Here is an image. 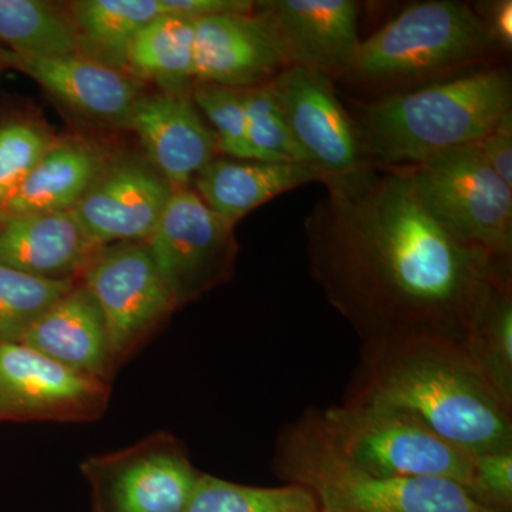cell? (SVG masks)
<instances>
[{
  "instance_id": "obj_1",
  "label": "cell",
  "mask_w": 512,
  "mask_h": 512,
  "mask_svg": "<svg viewBox=\"0 0 512 512\" xmlns=\"http://www.w3.org/2000/svg\"><path fill=\"white\" fill-rule=\"evenodd\" d=\"M325 185L303 224L309 271L360 342L463 345L511 264L448 235L421 207L409 167H370Z\"/></svg>"
},
{
  "instance_id": "obj_2",
  "label": "cell",
  "mask_w": 512,
  "mask_h": 512,
  "mask_svg": "<svg viewBox=\"0 0 512 512\" xmlns=\"http://www.w3.org/2000/svg\"><path fill=\"white\" fill-rule=\"evenodd\" d=\"M343 400L404 410L474 456L512 450V406L453 340L362 343Z\"/></svg>"
},
{
  "instance_id": "obj_3",
  "label": "cell",
  "mask_w": 512,
  "mask_h": 512,
  "mask_svg": "<svg viewBox=\"0 0 512 512\" xmlns=\"http://www.w3.org/2000/svg\"><path fill=\"white\" fill-rule=\"evenodd\" d=\"M511 111L510 70L488 66L380 94L349 113L366 160L376 168H394L476 144Z\"/></svg>"
},
{
  "instance_id": "obj_4",
  "label": "cell",
  "mask_w": 512,
  "mask_h": 512,
  "mask_svg": "<svg viewBox=\"0 0 512 512\" xmlns=\"http://www.w3.org/2000/svg\"><path fill=\"white\" fill-rule=\"evenodd\" d=\"M503 47L476 9L454 0L407 6L372 36L343 80L387 94L483 69Z\"/></svg>"
},
{
  "instance_id": "obj_5",
  "label": "cell",
  "mask_w": 512,
  "mask_h": 512,
  "mask_svg": "<svg viewBox=\"0 0 512 512\" xmlns=\"http://www.w3.org/2000/svg\"><path fill=\"white\" fill-rule=\"evenodd\" d=\"M274 470L286 484L306 488L320 512H495L453 481L357 470L325 443L309 410L279 431Z\"/></svg>"
},
{
  "instance_id": "obj_6",
  "label": "cell",
  "mask_w": 512,
  "mask_h": 512,
  "mask_svg": "<svg viewBox=\"0 0 512 512\" xmlns=\"http://www.w3.org/2000/svg\"><path fill=\"white\" fill-rule=\"evenodd\" d=\"M309 413L325 443L357 470L377 477L440 478L464 490L470 483L474 454L404 410L343 400Z\"/></svg>"
},
{
  "instance_id": "obj_7",
  "label": "cell",
  "mask_w": 512,
  "mask_h": 512,
  "mask_svg": "<svg viewBox=\"0 0 512 512\" xmlns=\"http://www.w3.org/2000/svg\"><path fill=\"white\" fill-rule=\"evenodd\" d=\"M421 207L460 244L511 264L512 188L491 170L478 143L409 167Z\"/></svg>"
},
{
  "instance_id": "obj_8",
  "label": "cell",
  "mask_w": 512,
  "mask_h": 512,
  "mask_svg": "<svg viewBox=\"0 0 512 512\" xmlns=\"http://www.w3.org/2000/svg\"><path fill=\"white\" fill-rule=\"evenodd\" d=\"M146 245L177 308L227 281L237 254L234 225L190 187L171 192Z\"/></svg>"
},
{
  "instance_id": "obj_9",
  "label": "cell",
  "mask_w": 512,
  "mask_h": 512,
  "mask_svg": "<svg viewBox=\"0 0 512 512\" xmlns=\"http://www.w3.org/2000/svg\"><path fill=\"white\" fill-rule=\"evenodd\" d=\"M94 512H184L200 471L183 444L157 433L83 461Z\"/></svg>"
},
{
  "instance_id": "obj_10",
  "label": "cell",
  "mask_w": 512,
  "mask_h": 512,
  "mask_svg": "<svg viewBox=\"0 0 512 512\" xmlns=\"http://www.w3.org/2000/svg\"><path fill=\"white\" fill-rule=\"evenodd\" d=\"M79 279L103 313L116 369L177 308L146 242L100 248Z\"/></svg>"
},
{
  "instance_id": "obj_11",
  "label": "cell",
  "mask_w": 512,
  "mask_h": 512,
  "mask_svg": "<svg viewBox=\"0 0 512 512\" xmlns=\"http://www.w3.org/2000/svg\"><path fill=\"white\" fill-rule=\"evenodd\" d=\"M268 84L293 138L309 163L326 175V183L373 167L363 154L355 123L336 93L333 77L289 66Z\"/></svg>"
},
{
  "instance_id": "obj_12",
  "label": "cell",
  "mask_w": 512,
  "mask_h": 512,
  "mask_svg": "<svg viewBox=\"0 0 512 512\" xmlns=\"http://www.w3.org/2000/svg\"><path fill=\"white\" fill-rule=\"evenodd\" d=\"M109 383L23 343L0 345V421H90L106 412Z\"/></svg>"
},
{
  "instance_id": "obj_13",
  "label": "cell",
  "mask_w": 512,
  "mask_h": 512,
  "mask_svg": "<svg viewBox=\"0 0 512 512\" xmlns=\"http://www.w3.org/2000/svg\"><path fill=\"white\" fill-rule=\"evenodd\" d=\"M173 190L150 161L114 158L72 212L99 248L146 242Z\"/></svg>"
},
{
  "instance_id": "obj_14",
  "label": "cell",
  "mask_w": 512,
  "mask_h": 512,
  "mask_svg": "<svg viewBox=\"0 0 512 512\" xmlns=\"http://www.w3.org/2000/svg\"><path fill=\"white\" fill-rule=\"evenodd\" d=\"M195 83L231 89L264 86L289 67L284 43L268 13H227L194 20Z\"/></svg>"
},
{
  "instance_id": "obj_15",
  "label": "cell",
  "mask_w": 512,
  "mask_h": 512,
  "mask_svg": "<svg viewBox=\"0 0 512 512\" xmlns=\"http://www.w3.org/2000/svg\"><path fill=\"white\" fill-rule=\"evenodd\" d=\"M0 62L32 77L50 96L97 126L126 128L143 96L141 83L89 57L18 55L0 47Z\"/></svg>"
},
{
  "instance_id": "obj_16",
  "label": "cell",
  "mask_w": 512,
  "mask_h": 512,
  "mask_svg": "<svg viewBox=\"0 0 512 512\" xmlns=\"http://www.w3.org/2000/svg\"><path fill=\"white\" fill-rule=\"evenodd\" d=\"M126 128L137 134L148 161L174 190L190 187L195 175L218 154L217 136L191 94H143Z\"/></svg>"
},
{
  "instance_id": "obj_17",
  "label": "cell",
  "mask_w": 512,
  "mask_h": 512,
  "mask_svg": "<svg viewBox=\"0 0 512 512\" xmlns=\"http://www.w3.org/2000/svg\"><path fill=\"white\" fill-rule=\"evenodd\" d=\"M274 22L289 66L308 67L330 77L346 76L356 62L360 5L355 0L259 2Z\"/></svg>"
},
{
  "instance_id": "obj_18",
  "label": "cell",
  "mask_w": 512,
  "mask_h": 512,
  "mask_svg": "<svg viewBox=\"0 0 512 512\" xmlns=\"http://www.w3.org/2000/svg\"><path fill=\"white\" fill-rule=\"evenodd\" d=\"M72 211L0 215V264L46 279H79L99 251Z\"/></svg>"
},
{
  "instance_id": "obj_19",
  "label": "cell",
  "mask_w": 512,
  "mask_h": 512,
  "mask_svg": "<svg viewBox=\"0 0 512 512\" xmlns=\"http://www.w3.org/2000/svg\"><path fill=\"white\" fill-rule=\"evenodd\" d=\"M20 343L104 383L116 372L103 313L80 279L30 326Z\"/></svg>"
},
{
  "instance_id": "obj_20",
  "label": "cell",
  "mask_w": 512,
  "mask_h": 512,
  "mask_svg": "<svg viewBox=\"0 0 512 512\" xmlns=\"http://www.w3.org/2000/svg\"><path fill=\"white\" fill-rule=\"evenodd\" d=\"M326 183V175L306 163H271L215 157L195 175V192L229 225L278 195L302 185Z\"/></svg>"
},
{
  "instance_id": "obj_21",
  "label": "cell",
  "mask_w": 512,
  "mask_h": 512,
  "mask_svg": "<svg viewBox=\"0 0 512 512\" xmlns=\"http://www.w3.org/2000/svg\"><path fill=\"white\" fill-rule=\"evenodd\" d=\"M109 158L82 140H55L25 183L0 207V215L72 211Z\"/></svg>"
},
{
  "instance_id": "obj_22",
  "label": "cell",
  "mask_w": 512,
  "mask_h": 512,
  "mask_svg": "<svg viewBox=\"0 0 512 512\" xmlns=\"http://www.w3.org/2000/svg\"><path fill=\"white\" fill-rule=\"evenodd\" d=\"M80 55L127 73V56L138 30L163 15L160 0H77L66 6Z\"/></svg>"
},
{
  "instance_id": "obj_23",
  "label": "cell",
  "mask_w": 512,
  "mask_h": 512,
  "mask_svg": "<svg viewBox=\"0 0 512 512\" xmlns=\"http://www.w3.org/2000/svg\"><path fill=\"white\" fill-rule=\"evenodd\" d=\"M194 20L161 15L138 30L128 49L127 72L164 93L190 94L195 84Z\"/></svg>"
},
{
  "instance_id": "obj_24",
  "label": "cell",
  "mask_w": 512,
  "mask_h": 512,
  "mask_svg": "<svg viewBox=\"0 0 512 512\" xmlns=\"http://www.w3.org/2000/svg\"><path fill=\"white\" fill-rule=\"evenodd\" d=\"M463 346L495 392L512 406L511 275L491 286Z\"/></svg>"
},
{
  "instance_id": "obj_25",
  "label": "cell",
  "mask_w": 512,
  "mask_h": 512,
  "mask_svg": "<svg viewBox=\"0 0 512 512\" xmlns=\"http://www.w3.org/2000/svg\"><path fill=\"white\" fill-rule=\"evenodd\" d=\"M0 45L25 56L79 53L77 30L69 10L42 0H0Z\"/></svg>"
},
{
  "instance_id": "obj_26",
  "label": "cell",
  "mask_w": 512,
  "mask_h": 512,
  "mask_svg": "<svg viewBox=\"0 0 512 512\" xmlns=\"http://www.w3.org/2000/svg\"><path fill=\"white\" fill-rule=\"evenodd\" d=\"M184 512H320L306 488L251 487L201 473Z\"/></svg>"
},
{
  "instance_id": "obj_27",
  "label": "cell",
  "mask_w": 512,
  "mask_h": 512,
  "mask_svg": "<svg viewBox=\"0 0 512 512\" xmlns=\"http://www.w3.org/2000/svg\"><path fill=\"white\" fill-rule=\"evenodd\" d=\"M79 279H46L0 264V345L20 343L36 322Z\"/></svg>"
},
{
  "instance_id": "obj_28",
  "label": "cell",
  "mask_w": 512,
  "mask_h": 512,
  "mask_svg": "<svg viewBox=\"0 0 512 512\" xmlns=\"http://www.w3.org/2000/svg\"><path fill=\"white\" fill-rule=\"evenodd\" d=\"M248 138L262 161L311 164L293 138L269 84L242 89Z\"/></svg>"
},
{
  "instance_id": "obj_29",
  "label": "cell",
  "mask_w": 512,
  "mask_h": 512,
  "mask_svg": "<svg viewBox=\"0 0 512 512\" xmlns=\"http://www.w3.org/2000/svg\"><path fill=\"white\" fill-rule=\"evenodd\" d=\"M195 106L207 116L218 141V153L237 160L262 161L249 143L242 90L212 83H195Z\"/></svg>"
},
{
  "instance_id": "obj_30",
  "label": "cell",
  "mask_w": 512,
  "mask_h": 512,
  "mask_svg": "<svg viewBox=\"0 0 512 512\" xmlns=\"http://www.w3.org/2000/svg\"><path fill=\"white\" fill-rule=\"evenodd\" d=\"M55 143L43 128L26 121L0 127V207L8 201Z\"/></svg>"
},
{
  "instance_id": "obj_31",
  "label": "cell",
  "mask_w": 512,
  "mask_h": 512,
  "mask_svg": "<svg viewBox=\"0 0 512 512\" xmlns=\"http://www.w3.org/2000/svg\"><path fill=\"white\" fill-rule=\"evenodd\" d=\"M466 491L477 504L495 512L512 511V450L474 456Z\"/></svg>"
},
{
  "instance_id": "obj_32",
  "label": "cell",
  "mask_w": 512,
  "mask_h": 512,
  "mask_svg": "<svg viewBox=\"0 0 512 512\" xmlns=\"http://www.w3.org/2000/svg\"><path fill=\"white\" fill-rule=\"evenodd\" d=\"M478 147L491 170L512 188V111L487 137L478 141Z\"/></svg>"
},
{
  "instance_id": "obj_33",
  "label": "cell",
  "mask_w": 512,
  "mask_h": 512,
  "mask_svg": "<svg viewBox=\"0 0 512 512\" xmlns=\"http://www.w3.org/2000/svg\"><path fill=\"white\" fill-rule=\"evenodd\" d=\"M160 3L163 15L190 20L227 13H251L258 8V2L249 0H160Z\"/></svg>"
},
{
  "instance_id": "obj_34",
  "label": "cell",
  "mask_w": 512,
  "mask_h": 512,
  "mask_svg": "<svg viewBox=\"0 0 512 512\" xmlns=\"http://www.w3.org/2000/svg\"><path fill=\"white\" fill-rule=\"evenodd\" d=\"M478 15L483 18L485 26L497 40L498 45L503 47V50L510 49L512 45L511 0L485 3V13L478 12Z\"/></svg>"
},
{
  "instance_id": "obj_35",
  "label": "cell",
  "mask_w": 512,
  "mask_h": 512,
  "mask_svg": "<svg viewBox=\"0 0 512 512\" xmlns=\"http://www.w3.org/2000/svg\"><path fill=\"white\" fill-rule=\"evenodd\" d=\"M2 66H3V63H2V62H0V69H2Z\"/></svg>"
}]
</instances>
